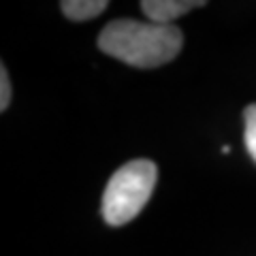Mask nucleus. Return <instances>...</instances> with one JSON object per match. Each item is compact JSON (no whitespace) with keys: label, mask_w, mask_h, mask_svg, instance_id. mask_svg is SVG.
<instances>
[{"label":"nucleus","mask_w":256,"mask_h":256,"mask_svg":"<svg viewBox=\"0 0 256 256\" xmlns=\"http://www.w3.org/2000/svg\"><path fill=\"white\" fill-rule=\"evenodd\" d=\"M184 47V34L173 24L137 20L109 22L98 34V50L137 68H156L171 62Z\"/></svg>","instance_id":"nucleus-1"},{"label":"nucleus","mask_w":256,"mask_h":256,"mask_svg":"<svg viewBox=\"0 0 256 256\" xmlns=\"http://www.w3.org/2000/svg\"><path fill=\"white\" fill-rule=\"evenodd\" d=\"M158 169L152 160L137 158L111 175L102 194V218L109 226H124L141 214L156 188Z\"/></svg>","instance_id":"nucleus-2"},{"label":"nucleus","mask_w":256,"mask_h":256,"mask_svg":"<svg viewBox=\"0 0 256 256\" xmlns=\"http://www.w3.org/2000/svg\"><path fill=\"white\" fill-rule=\"evenodd\" d=\"M205 6L203 0H143L141 11L148 22L154 24H173L182 15L190 13L192 9Z\"/></svg>","instance_id":"nucleus-3"},{"label":"nucleus","mask_w":256,"mask_h":256,"mask_svg":"<svg viewBox=\"0 0 256 256\" xmlns=\"http://www.w3.org/2000/svg\"><path fill=\"white\" fill-rule=\"evenodd\" d=\"M109 6L107 0H62L60 9L73 22H88Z\"/></svg>","instance_id":"nucleus-4"},{"label":"nucleus","mask_w":256,"mask_h":256,"mask_svg":"<svg viewBox=\"0 0 256 256\" xmlns=\"http://www.w3.org/2000/svg\"><path fill=\"white\" fill-rule=\"evenodd\" d=\"M244 120H246V130H244V141L248 148V154L252 156L256 162V105H248L244 111Z\"/></svg>","instance_id":"nucleus-5"},{"label":"nucleus","mask_w":256,"mask_h":256,"mask_svg":"<svg viewBox=\"0 0 256 256\" xmlns=\"http://www.w3.org/2000/svg\"><path fill=\"white\" fill-rule=\"evenodd\" d=\"M11 102V84H9V73L2 66L0 68V109H6Z\"/></svg>","instance_id":"nucleus-6"}]
</instances>
